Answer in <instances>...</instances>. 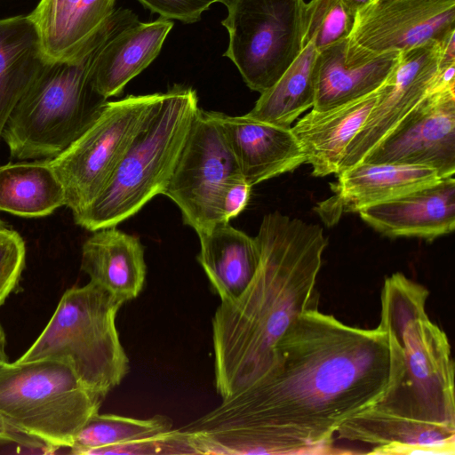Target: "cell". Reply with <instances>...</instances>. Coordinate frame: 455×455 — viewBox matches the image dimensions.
<instances>
[{"instance_id": "6da1fadb", "label": "cell", "mask_w": 455, "mask_h": 455, "mask_svg": "<svg viewBox=\"0 0 455 455\" xmlns=\"http://www.w3.org/2000/svg\"><path fill=\"white\" fill-rule=\"evenodd\" d=\"M403 371L387 330L307 310L276 342L258 383L181 429L197 454H333L341 425L380 401Z\"/></svg>"}, {"instance_id": "7a4b0ae2", "label": "cell", "mask_w": 455, "mask_h": 455, "mask_svg": "<svg viewBox=\"0 0 455 455\" xmlns=\"http://www.w3.org/2000/svg\"><path fill=\"white\" fill-rule=\"evenodd\" d=\"M428 290L403 274L387 277L379 325L397 339L403 371L376 404L341 425L334 442L370 454H454V363L446 333L427 313Z\"/></svg>"}, {"instance_id": "3957f363", "label": "cell", "mask_w": 455, "mask_h": 455, "mask_svg": "<svg viewBox=\"0 0 455 455\" xmlns=\"http://www.w3.org/2000/svg\"><path fill=\"white\" fill-rule=\"evenodd\" d=\"M255 239L254 276L236 299L220 302L212 320L214 380L222 399L258 383L288 327L318 308L316 282L328 243L323 228L274 212L263 217Z\"/></svg>"}, {"instance_id": "277c9868", "label": "cell", "mask_w": 455, "mask_h": 455, "mask_svg": "<svg viewBox=\"0 0 455 455\" xmlns=\"http://www.w3.org/2000/svg\"><path fill=\"white\" fill-rule=\"evenodd\" d=\"M198 109L192 88L175 85L161 92L104 189L73 214L76 224L92 232L117 226L163 195Z\"/></svg>"}, {"instance_id": "5b68a950", "label": "cell", "mask_w": 455, "mask_h": 455, "mask_svg": "<svg viewBox=\"0 0 455 455\" xmlns=\"http://www.w3.org/2000/svg\"><path fill=\"white\" fill-rule=\"evenodd\" d=\"M117 16L118 11H115L101 37L80 57L44 64L3 128L1 139L12 158L52 159L65 151L99 116L108 100L93 87L92 68Z\"/></svg>"}, {"instance_id": "8992f818", "label": "cell", "mask_w": 455, "mask_h": 455, "mask_svg": "<svg viewBox=\"0 0 455 455\" xmlns=\"http://www.w3.org/2000/svg\"><path fill=\"white\" fill-rule=\"evenodd\" d=\"M124 303L91 281L68 289L44 329L18 361H64L90 390L105 398L129 371L116 324Z\"/></svg>"}, {"instance_id": "52a82bcc", "label": "cell", "mask_w": 455, "mask_h": 455, "mask_svg": "<svg viewBox=\"0 0 455 455\" xmlns=\"http://www.w3.org/2000/svg\"><path fill=\"white\" fill-rule=\"evenodd\" d=\"M103 399L64 361L0 363V415L53 451L72 446Z\"/></svg>"}, {"instance_id": "ba28073f", "label": "cell", "mask_w": 455, "mask_h": 455, "mask_svg": "<svg viewBox=\"0 0 455 455\" xmlns=\"http://www.w3.org/2000/svg\"><path fill=\"white\" fill-rule=\"evenodd\" d=\"M221 21L229 36L224 53L246 85L272 87L304 48L305 0H225Z\"/></svg>"}, {"instance_id": "9c48e42d", "label": "cell", "mask_w": 455, "mask_h": 455, "mask_svg": "<svg viewBox=\"0 0 455 455\" xmlns=\"http://www.w3.org/2000/svg\"><path fill=\"white\" fill-rule=\"evenodd\" d=\"M161 92L107 101L95 121L65 151L48 159L76 214L104 189Z\"/></svg>"}, {"instance_id": "30bf717a", "label": "cell", "mask_w": 455, "mask_h": 455, "mask_svg": "<svg viewBox=\"0 0 455 455\" xmlns=\"http://www.w3.org/2000/svg\"><path fill=\"white\" fill-rule=\"evenodd\" d=\"M242 177L212 111L199 108L172 176L164 192L198 236L223 222L220 202L227 186Z\"/></svg>"}, {"instance_id": "8fae6325", "label": "cell", "mask_w": 455, "mask_h": 455, "mask_svg": "<svg viewBox=\"0 0 455 455\" xmlns=\"http://www.w3.org/2000/svg\"><path fill=\"white\" fill-rule=\"evenodd\" d=\"M360 163L434 169L455 173V91L429 92Z\"/></svg>"}, {"instance_id": "7c38bea8", "label": "cell", "mask_w": 455, "mask_h": 455, "mask_svg": "<svg viewBox=\"0 0 455 455\" xmlns=\"http://www.w3.org/2000/svg\"><path fill=\"white\" fill-rule=\"evenodd\" d=\"M439 61L440 42L436 41L399 52L365 123L348 144L339 172L359 164L430 92Z\"/></svg>"}, {"instance_id": "4fadbf2b", "label": "cell", "mask_w": 455, "mask_h": 455, "mask_svg": "<svg viewBox=\"0 0 455 455\" xmlns=\"http://www.w3.org/2000/svg\"><path fill=\"white\" fill-rule=\"evenodd\" d=\"M455 32V0H374L355 12L350 39L374 52L442 42Z\"/></svg>"}, {"instance_id": "5bb4252c", "label": "cell", "mask_w": 455, "mask_h": 455, "mask_svg": "<svg viewBox=\"0 0 455 455\" xmlns=\"http://www.w3.org/2000/svg\"><path fill=\"white\" fill-rule=\"evenodd\" d=\"M400 52H374L347 37L317 52L312 109L327 110L379 90Z\"/></svg>"}, {"instance_id": "9a60e30c", "label": "cell", "mask_w": 455, "mask_h": 455, "mask_svg": "<svg viewBox=\"0 0 455 455\" xmlns=\"http://www.w3.org/2000/svg\"><path fill=\"white\" fill-rule=\"evenodd\" d=\"M233 153L240 173L253 187L306 164L291 127L256 120L247 114L212 111Z\"/></svg>"}, {"instance_id": "2e32d148", "label": "cell", "mask_w": 455, "mask_h": 455, "mask_svg": "<svg viewBox=\"0 0 455 455\" xmlns=\"http://www.w3.org/2000/svg\"><path fill=\"white\" fill-rule=\"evenodd\" d=\"M172 27L167 19L141 22L132 11L119 9L116 25L93 64L96 92L106 100L119 95L156 58Z\"/></svg>"}, {"instance_id": "e0dca14e", "label": "cell", "mask_w": 455, "mask_h": 455, "mask_svg": "<svg viewBox=\"0 0 455 455\" xmlns=\"http://www.w3.org/2000/svg\"><path fill=\"white\" fill-rule=\"evenodd\" d=\"M361 219L388 237H418L432 241L455 228L453 176L399 197L367 206Z\"/></svg>"}, {"instance_id": "ac0fdd59", "label": "cell", "mask_w": 455, "mask_h": 455, "mask_svg": "<svg viewBox=\"0 0 455 455\" xmlns=\"http://www.w3.org/2000/svg\"><path fill=\"white\" fill-rule=\"evenodd\" d=\"M116 0H40L28 14L47 61L75 60L101 37Z\"/></svg>"}, {"instance_id": "d6986e66", "label": "cell", "mask_w": 455, "mask_h": 455, "mask_svg": "<svg viewBox=\"0 0 455 455\" xmlns=\"http://www.w3.org/2000/svg\"><path fill=\"white\" fill-rule=\"evenodd\" d=\"M331 185L334 196L320 205V213L334 220L344 212L399 197L438 182L434 169L405 164L359 163L339 172Z\"/></svg>"}, {"instance_id": "ffe728a7", "label": "cell", "mask_w": 455, "mask_h": 455, "mask_svg": "<svg viewBox=\"0 0 455 455\" xmlns=\"http://www.w3.org/2000/svg\"><path fill=\"white\" fill-rule=\"evenodd\" d=\"M378 90L327 110L312 109L291 131L312 166V175L338 174L345 151L371 113Z\"/></svg>"}, {"instance_id": "44dd1931", "label": "cell", "mask_w": 455, "mask_h": 455, "mask_svg": "<svg viewBox=\"0 0 455 455\" xmlns=\"http://www.w3.org/2000/svg\"><path fill=\"white\" fill-rule=\"evenodd\" d=\"M81 270L124 302L133 299L145 283L144 246L116 226L95 230L82 246Z\"/></svg>"}, {"instance_id": "7402d4cb", "label": "cell", "mask_w": 455, "mask_h": 455, "mask_svg": "<svg viewBox=\"0 0 455 455\" xmlns=\"http://www.w3.org/2000/svg\"><path fill=\"white\" fill-rule=\"evenodd\" d=\"M196 257L220 302L236 299L257 270L259 251L255 237L220 222L199 236Z\"/></svg>"}, {"instance_id": "603a6c76", "label": "cell", "mask_w": 455, "mask_h": 455, "mask_svg": "<svg viewBox=\"0 0 455 455\" xmlns=\"http://www.w3.org/2000/svg\"><path fill=\"white\" fill-rule=\"evenodd\" d=\"M46 62L28 15L0 20V140L9 115Z\"/></svg>"}, {"instance_id": "cb8c5ba5", "label": "cell", "mask_w": 455, "mask_h": 455, "mask_svg": "<svg viewBox=\"0 0 455 455\" xmlns=\"http://www.w3.org/2000/svg\"><path fill=\"white\" fill-rule=\"evenodd\" d=\"M62 184L47 160L0 166V212L40 218L65 205Z\"/></svg>"}, {"instance_id": "d4e9b609", "label": "cell", "mask_w": 455, "mask_h": 455, "mask_svg": "<svg viewBox=\"0 0 455 455\" xmlns=\"http://www.w3.org/2000/svg\"><path fill=\"white\" fill-rule=\"evenodd\" d=\"M316 54V49L307 44L278 81L260 93L247 115L264 123L291 127L294 120L313 107Z\"/></svg>"}, {"instance_id": "484cf974", "label": "cell", "mask_w": 455, "mask_h": 455, "mask_svg": "<svg viewBox=\"0 0 455 455\" xmlns=\"http://www.w3.org/2000/svg\"><path fill=\"white\" fill-rule=\"evenodd\" d=\"M172 428V420L163 415L140 419L97 412L76 435L69 450L72 454L94 455L100 449L156 435Z\"/></svg>"}, {"instance_id": "4316f807", "label": "cell", "mask_w": 455, "mask_h": 455, "mask_svg": "<svg viewBox=\"0 0 455 455\" xmlns=\"http://www.w3.org/2000/svg\"><path fill=\"white\" fill-rule=\"evenodd\" d=\"M355 12L343 0H310L304 9V47L317 52L350 36Z\"/></svg>"}, {"instance_id": "83f0119b", "label": "cell", "mask_w": 455, "mask_h": 455, "mask_svg": "<svg viewBox=\"0 0 455 455\" xmlns=\"http://www.w3.org/2000/svg\"><path fill=\"white\" fill-rule=\"evenodd\" d=\"M124 454H196L190 441L189 434L180 429L146 437L134 442L111 445L98 450L94 455Z\"/></svg>"}, {"instance_id": "f1b7e54d", "label": "cell", "mask_w": 455, "mask_h": 455, "mask_svg": "<svg viewBox=\"0 0 455 455\" xmlns=\"http://www.w3.org/2000/svg\"><path fill=\"white\" fill-rule=\"evenodd\" d=\"M26 248L13 230L0 240V307L18 285L25 267Z\"/></svg>"}, {"instance_id": "f546056e", "label": "cell", "mask_w": 455, "mask_h": 455, "mask_svg": "<svg viewBox=\"0 0 455 455\" xmlns=\"http://www.w3.org/2000/svg\"><path fill=\"white\" fill-rule=\"evenodd\" d=\"M151 12L161 18L174 19L184 23H192L200 20L202 13L214 3L225 0H138Z\"/></svg>"}, {"instance_id": "4dcf8cb0", "label": "cell", "mask_w": 455, "mask_h": 455, "mask_svg": "<svg viewBox=\"0 0 455 455\" xmlns=\"http://www.w3.org/2000/svg\"><path fill=\"white\" fill-rule=\"evenodd\" d=\"M251 188L243 177L234 180L227 186L220 202L223 222H229L244 210L251 196Z\"/></svg>"}, {"instance_id": "1f68e13d", "label": "cell", "mask_w": 455, "mask_h": 455, "mask_svg": "<svg viewBox=\"0 0 455 455\" xmlns=\"http://www.w3.org/2000/svg\"><path fill=\"white\" fill-rule=\"evenodd\" d=\"M10 444L43 453L54 452L43 441L14 427L0 415V446Z\"/></svg>"}, {"instance_id": "d6a6232c", "label": "cell", "mask_w": 455, "mask_h": 455, "mask_svg": "<svg viewBox=\"0 0 455 455\" xmlns=\"http://www.w3.org/2000/svg\"><path fill=\"white\" fill-rule=\"evenodd\" d=\"M6 335L4 328L0 324V363L9 361V357L6 353Z\"/></svg>"}, {"instance_id": "836d02e7", "label": "cell", "mask_w": 455, "mask_h": 455, "mask_svg": "<svg viewBox=\"0 0 455 455\" xmlns=\"http://www.w3.org/2000/svg\"><path fill=\"white\" fill-rule=\"evenodd\" d=\"M345 4L355 12L366 6L374 0H343Z\"/></svg>"}, {"instance_id": "e575fe53", "label": "cell", "mask_w": 455, "mask_h": 455, "mask_svg": "<svg viewBox=\"0 0 455 455\" xmlns=\"http://www.w3.org/2000/svg\"><path fill=\"white\" fill-rule=\"evenodd\" d=\"M10 232L11 229L9 228L0 229V240L6 236Z\"/></svg>"}, {"instance_id": "d590c367", "label": "cell", "mask_w": 455, "mask_h": 455, "mask_svg": "<svg viewBox=\"0 0 455 455\" xmlns=\"http://www.w3.org/2000/svg\"><path fill=\"white\" fill-rule=\"evenodd\" d=\"M7 228L5 223L0 219V229Z\"/></svg>"}]
</instances>
